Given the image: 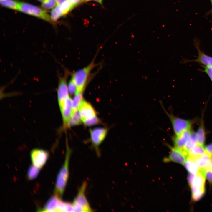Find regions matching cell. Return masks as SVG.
<instances>
[{
    "label": "cell",
    "instance_id": "cell-1",
    "mask_svg": "<svg viewBox=\"0 0 212 212\" xmlns=\"http://www.w3.org/2000/svg\"><path fill=\"white\" fill-rule=\"evenodd\" d=\"M96 57L87 66L70 73L71 78L77 86L76 93H83L90 79L92 71L98 65L95 62Z\"/></svg>",
    "mask_w": 212,
    "mask_h": 212
},
{
    "label": "cell",
    "instance_id": "cell-2",
    "mask_svg": "<svg viewBox=\"0 0 212 212\" xmlns=\"http://www.w3.org/2000/svg\"><path fill=\"white\" fill-rule=\"evenodd\" d=\"M71 154V150L67 146L64 161L57 176L54 188V194L60 199L63 195L69 178Z\"/></svg>",
    "mask_w": 212,
    "mask_h": 212
},
{
    "label": "cell",
    "instance_id": "cell-3",
    "mask_svg": "<svg viewBox=\"0 0 212 212\" xmlns=\"http://www.w3.org/2000/svg\"><path fill=\"white\" fill-rule=\"evenodd\" d=\"M205 170L200 168L199 172L195 175L191 183L189 184L191 189L192 198L194 201L200 200L205 194L206 178Z\"/></svg>",
    "mask_w": 212,
    "mask_h": 212
},
{
    "label": "cell",
    "instance_id": "cell-4",
    "mask_svg": "<svg viewBox=\"0 0 212 212\" xmlns=\"http://www.w3.org/2000/svg\"><path fill=\"white\" fill-rule=\"evenodd\" d=\"M87 185L86 182L82 183L72 203L74 211H92L85 195Z\"/></svg>",
    "mask_w": 212,
    "mask_h": 212
},
{
    "label": "cell",
    "instance_id": "cell-5",
    "mask_svg": "<svg viewBox=\"0 0 212 212\" xmlns=\"http://www.w3.org/2000/svg\"><path fill=\"white\" fill-rule=\"evenodd\" d=\"M164 109L170 119L175 136H178L186 131L191 130L194 122L193 120L178 117L171 113H169L165 109Z\"/></svg>",
    "mask_w": 212,
    "mask_h": 212
},
{
    "label": "cell",
    "instance_id": "cell-6",
    "mask_svg": "<svg viewBox=\"0 0 212 212\" xmlns=\"http://www.w3.org/2000/svg\"><path fill=\"white\" fill-rule=\"evenodd\" d=\"M24 13L31 15L51 23H54L50 16L44 10L32 4L20 2V11Z\"/></svg>",
    "mask_w": 212,
    "mask_h": 212
},
{
    "label": "cell",
    "instance_id": "cell-7",
    "mask_svg": "<svg viewBox=\"0 0 212 212\" xmlns=\"http://www.w3.org/2000/svg\"><path fill=\"white\" fill-rule=\"evenodd\" d=\"M168 146L170 149V153L168 157L163 159V161L165 163L173 162L184 165L189 157V152L175 146Z\"/></svg>",
    "mask_w": 212,
    "mask_h": 212
},
{
    "label": "cell",
    "instance_id": "cell-8",
    "mask_svg": "<svg viewBox=\"0 0 212 212\" xmlns=\"http://www.w3.org/2000/svg\"><path fill=\"white\" fill-rule=\"evenodd\" d=\"M62 117L63 127H69V120L73 115L72 99L69 96L58 104Z\"/></svg>",
    "mask_w": 212,
    "mask_h": 212
},
{
    "label": "cell",
    "instance_id": "cell-9",
    "mask_svg": "<svg viewBox=\"0 0 212 212\" xmlns=\"http://www.w3.org/2000/svg\"><path fill=\"white\" fill-rule=\"evenodd\" d=\"M49 156V154L47 151L40 149H33L30 153L32 164L40 168L45 164Z\"/></svg>",
    "mask_w": 212,
    "mask_h": 212
},
{
    "label": "cell",
    "instance_id": "cell-10",
    "mask_svg": "<svg viewBox=\"0 0 212 212\" xmlns=\"http://www.w3.org/2000/svg\"><path fill=\"white\" fill-rule=\"evenodd\" d=\"M107 129L104 127H97L90 131V140L92 143L99 154V146L105 138Z\"/></svg>",
    "mask_w": 212,
    "mask_h": 212
},
{
    "label": "cell",
    "instance_id": "cell-11",
    "mask_svg": "<svg viewBox=\"0 0 212 212\" xmlns=\"http://www.w3.org/2000/svg\"><path fill=\"white\" fill-rule=\"evenodd\" d=\"M78 110L82 122L97 116L96 112L92 105L83 99L80 103Z\"/></svg>",
    "mask_w": 212,
    "mask_h": 212
},
{
    "label": "cell",
    "instance_id": "cell-12",
    "mask_svg": "<svg viewBox=\"0 0 212 212\" xmlns=\"http://www.w3.org/2000/svg\"><path fill=\"white\" fill-rule=\"evenodd\" d=\"M73 8L69 1L67 0L52 9L51 17L53 21H56L59 17L66 14Z\"/></svg>",
    "mask_w": 212,
    "mask_h": 212
},
{
    "label": "cell",
    "instance_id": "cell-13",
    "mask_svg": "<svg viewBox=\"0 0 212 212\" xmlns=\"http://www.w3.org/2000/svg\"><path fill=\"white\" fill-rule=\"evenodd\" d=\"M193 159L200 168L206 170L212 168V156L206 153Z\"/></svg>",
    "mask_w": 212,
    "mask_h": 212
},
{
    "label": "cell",
    "instance_id": "cell-14",
    "mask_svg": "<svg viewBox=\"0 0 212 212\" xmlns=\"http://www.w3.org/2000/svg\"><path fill=\"white\" fill-rule=\"evenodd\" d=\"M191 130L186 131L178 136H175L173 138L174 146L183 149L189 138Z\"/></svg>",
    "mask_w": 212,
    "mask_h": 212
},
{
    "label": "cell",
    "instance_id": "cell-15",
    "mask_svg": "<svg viewBox=\"0 0 212 212\" xmlns=\"http://www.w3.org/2000/svg\"><path fill=\"white\" fill-rule=\"evenodd\" d=\"M54 194L47 201L43 208L39 211L44 212H57L59 199Z\"/></svg>",
    "mask_w": 212,
    "mask_h": 212
},
{
    "label": "cell",
    "instance_id": "cell-16",
    "mask_svg": "<svg viewBox=\"0 0 212 212\" xmlns=\"http://www.w3.org/2000/svg\"><path fill=\"white\" fill-rule=\"evenodd\" d=\"M184 165L189 173L196 174L200 169L194 160L190 157L188 158Z\"/></svg>",
    "mask_w": 212,
    "mask_h": 212
},
{
    "label": "cell",
    "instance_id": "cell-17",
    "mask_svg": "<svg viewBox=\"0 0 212 212\" xmlns=\"http://www.w3.org/2000/svg\"><path fill=\"white\" fill-rule=\"evenodd\" d=\"M198 52V58L196 60L206 66L212 67V57L204 54L197 47Z\"/></svg>",
    "mask_w": 212,
    "mask_h": 212
},
{
    "label": "cell",
    "instance_id": "cell-18",
    "mask_svg": "<svg viewBox=\"0 0 212 212\" xmlns=\"http://www.w3.org/2000/svg\"><path fill=\"white\" fill-rule=\"evenodd\" d=\"M196 133L198 139V144L204 146L206 140V133L203 119L201 120Z\"/></svg>",
    "mask_w": 212,
    "mask_h": 212
},
{
    "label": "cell",
    "instance_id": "cell-19",
    "mask_svg": "<svg viewBox=\"0 0 212 212\" xmlns=\"http://www.w3.org/2000/svg\"><path fill=\"white\" fill-rule=\"evenodd\" d=\"M197 144L189 152V157L193 159L206 153L205 147Z\"/></svg>",
    "mask_w": 212,
    "mask_h": 212
},
{
    "label": "cell",
    "instance_id": "cell-20",
    "mask_svg": "<svg viewBox=\"0 0 212 212\" xmlns=\"http://www.w3.org/2000/svg\"><path fill=\"white\" fill-rule=\"evenodd\" d=\"M198 144V139L196 133L191 131L189 138L183 149L189 152Z\"/></svg>",
    "mask_w": 212,
    "mask_h": 212
},
{
    "label": "cell",
    "instance_id": "cell-21",
    "mask_svg": "<svg viewBox=\"0 0 212 212\" xmlns=\"http://www.w3.org/2000/svg\"><path fill=\"white\" fill-rule=\"evenodd\" d=\"M0 4L2 6L12 9L19 11L20 2L14 0H0Z\"/></svg>",
    "mask_w": 212,
    "mask_h": 212
},
{
    "label": "cell",
    "instance_id": "cell-22",
    "mask_svg": "<svg viewBox=\"0 0 212 212\" xmlns=\"http://www.w3.org/2000/svg\"><path fill=\"white\" fill-rule=\"evenodd\" d=\"M82 94V93L79 92L77 93L74 95V96L72 100L73 112L78 110L80 103L83 99Z\"/></svg>",
    "mask_w": 212,
    "mask_h": 212
},
{
    "label": "cell",
    "instance_id": "cell-23",
    "mask_svg": "<svg viewBox=\"0 0 212 212\" xmlns=\"http://www.w3.org/2000/svg\"><path fill=\"white\" fill-rule=\"evenodd\" d=\"M40 168H38L33 164L29 167L27 172V177L30 180L34 179L37 177L40 170Z\"/></svg>",
    "mask_w": 212,
    "mask_h": 212
},
{
    "label": "cell",
    "instance_id": "cell-24",
    "mask_svg": "<svg viewBox=\"0 0 212 212\" xmlns=\"http://www.w3.org/2000/svg\"><path fill=\"white\" fill-rule=\"evenodd\" d=\"M82 121L80 115L78 110L73 112L69 122V127L79 125Z\"/></svg>",
    "mask_w": 212,
    "mask_h": 212
},
{
    "label": "cell",
    "instance_id": "cell-25",
    "mask_svg": "<svg viewBox=\"0 0 212 212\" xmlns=\"http://www.w3.org/2000/svg\"><path fill=\"white\" fill-rule=\"evenodd\" d=\"M57 5L56 0H46L42 3V8L45 9H53Z\"/></svg>",
    "mask_w": 212,
    "mask_h": 212
},
{
    "label": "cell",
    "instance_id": "cell-26",
    "mask_svg": "<svg viewBox=\"0 0 212 212\" xmlns=\"http://www.w3.org/2000/svg\"><path fill=\"white\" fill-rule=\"evenodd\" d=\"M68 87L69 94L74 95L77 92V87L74 82L71 78L68 83Z\"/></svg>",
    "mask_w": 212,
    "mask_h": 212
},
{
    "label": "cell",
    "instance_id": "cell-27",
    "mask_svg": "<svg viewBox=\"0 0 212 212\" xmlns=\"http://www.w3.org/2000/svg\"><path fill=\"white\" fill-rule=\"evenodd\" d=\"M82 122L85 125L90 126L97 124L100 122V120L96 116L90 119L85 120Z\"/></svg>",
    "mask_w": 212,
    "mask_h": 212
},
{
    "label": "cell",
    "instance_id": "cell-28",
    "mask_svg": "<svg viewBox=\"0 0 212 212\" xmlns=\"http://www.w3.org/2000/svg\"><path fill=\"white\" fill-rule=\"evenodd\" d=\"M205 174L206 178L210 184H212V171L211 169L205 170Z\"/></svg>",
    "mask_w": 212,
    "mask_h": 212
},
{
    "label": "cell",
    "instance_id": "cell-29",
    "mask_svg": "<svg viewBox=\"0 0 212 212\" xmlns=\"http://www.w3.org/2000/svg\"><path fill=\"white\" fill-rule=\"evenodd\" d=\"M204 68L205 72L208 74L212 81V67L205 66Z\"/></svg>",
    "mask_w": 212,
    "mask_h": 212
},
{
    "label": "cell",
    "instance_id": "cell-30",
    "mask_svg": "<svg viewBox=\"0 0 212 212\" xmlns=\"http://www.w3.org/2000/svg\"><path fill=\"white\" fill-rule=\"evenodd\" d=\"M205 148L206 153L212 156V143L207 145Z\"/></svg>",
    "mask_w": 212,
    "mask_h": 212
},
{
    "label": "cell",
    "instance_id": "cell-31",
    "mask_svg": "<svg viewBox=\"0 0 212 212\" xmlns=\"http://www.w3.org/2000/svg\"><path fill=\"white\" fill-rule=\"evenodd\" d=\"M73 7H74L76 5H78L83 0H69Z\"/></svg>",
    "mask_w": 212,
    "mask_h": 212
},
{
    "label": "cell",
    "instance_id": "cell-32",
    "mask_svg": "<svg viewBox=\"0 0 212 212\" xmlns=\"http://www.w3.org/2000/svg\"><path fill=\"white\" fill-rule=\"evenodd\" d=\"M67 0H56L57 5L61 4Z\"/></svg>",
    "mask_w": 212,
    "mask_h": 212
},
{
    "label": "cell",
    "instance_id": "cell-33",
    "mask_svg": "<svg viewBox=\"0 0 212 212\" xmlns=\"http://www.w3.org/2000/svg\"><path fill=\"white\" fill-rule=\"evenodd\" d=\"M211 5V8L210 11L208 12V14H211L212 15V0H210Z\"/></svg>",
    "mask_w": 212,
    "mask_h": 212
},
{
    "label": "cell",
    "instance_id": "cell-34",
    "mask_svg": "<svg viewBox=\"0 0 212 212\" xmlns=\"http://www.w3.org/2000/svg\"><path fill=\"white\" fill-rule=\"evenodd\" d=\"M94 1L100 4H102V0H94Z\"/></svg>",
    "mask_w": 212,
    "mask_h": 212
},
{
    "label": "cell",
    "instance_id": "cell-35",
    "mask_svg": "<svg viewBox=\"0 0 212 212\" xmlns=\"http://www.w3.org/2000/svg\"><path fill=\"white\" fill-rule=\"evenodd\" d=\"M37 1H39V2H41L42 3H43L44 1L46 0H37Z\"/></svg>",
    "mask_w": 212,
    "mask_h": 212
},
{
    "label": "cell",
    "instance_id": "cell-36",
    "mask_svg": "<svg viewBox=\"0 0 212 212\" xmlns=\"http://www.w3.org/2000/svg\"><path fill=\"white\" fill-rule=\"evenodd\" d=\"M90 0H83V1L86 2V1H89Z\"/></svg>",
    "mask_w": 212,
    "mask_h": 212
},
{
    "label": "cell",
    "instance_id": "cell-37",
    "mask_svg": "<svg viewBox=\"0 0 212 212\" xmlns=\"http://www.w3.org/2000/svg\"><path fill=\"white\" fill-rule=\"evenodd\" d=\"M211 170H212V168H211Z\"/></svg>",
    "mask_w": 212,
    "mask_h": 212
}]
</instances>
